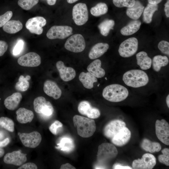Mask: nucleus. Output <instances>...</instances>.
<instances>
[{
	"mask_svg": "<svg viewBox=\"0 0 169 169\" xmlns=\"http://www.w3.org/2000/svg\"><path fill=\"white\" fill-rule=\"evenodd\" d=\"M22 98L21 93L17 92L13 93L6 98L4 101L5 107L9 110H13L18 106Z\"/></svg>",
	"mask_w": 169,
	"mask_h": 169,
	"instance_id": "nucleus-21",
	"label": "nucleus"
},
{
	"mask_svg": "<svg viewBox=\"0 0 169 169\" xmlns=\"http://www.w3.org/2000/svg\"><path fill=\"white\" fill-rule=\"evenodd\" d=\"M85 42L83 36L80 34H74L69 38L64 44L67 50L74 53L83 51L85 47Z\"/></svg>",
	"mask_w": 169,
	"mask_h": 169,
	"instance_id": "nucleus-5",
	"label": "nucleus"
},
{
	"mask_svg": "<svg viewBox=\"0 0 169 169\" xmlns=\"http://www.w3.org/2000/svg\"><path fill=\"white\" fill-rule=\"evenodd\" d=\"M115 24L114 21L111 19H106L102 22L98 26L101 34L105 36H107L110 30L113 29Z\"/></svg>",
	"mask_w": 169,
	"mask_h": 169,
	"instance_id": "nucleus-33",
	"label": "nucleus"
},
{
	"mask_svg": "<svg viewBox=\"0 0 169 169\" xmlns=\"http://www.w3.org/2000/svg\"><path fill=\"white\" fill-rule=\"evenodd\" d=\"M44 91L48 95L54 99H59L62 94V91L56 83L54 82L47 80L44 83Z\"/></svg>",
	"mask_w": 169,
	"mask_h": 169,
	"instance_id": "nucleus-19",
	"label": "nucleus"
},
{
	"mask_svg": "<svg viewBox=\"0 0 169 169\" xmlns=\"http://www.w3.org/2000/svg\"><path fill=\"white\" fill-rule=\"evenodd\" d=\"M141 24V22L139 20H136L132 21L121 29L120 33L125 36L131 35L139 30Z\"/></svg>",
	"mask_w": 169,
	"mask_h": 169,
	"instance_id": "nucleus-27",
	"label": "nucleus"
},
{
	"mask_svg": "<svg viewBox=\"0 0 169 169\" xmlns=\"http://www.w3.org/2000/svg\"><path fill=\"white\" fill-rule=\"evenodd\" d=\"M63 126L62 124L58 120H56L52 123L49 127V130L54 135L57 134V129Z\"/></svg>",
	"mask_w": 169,
	"mask_h": 169,
	"instance_id": "nucleus-44",
	"label": "nucleus"
},
{
	"mask_svg": "<svg viewBox=\"0 0 169 169\" xmlns=\"http://www.w3.org/2000/svg\"><path fill=\"white\" fill-rule=\"evenodd\" d=\"M16 113L18 121L21 124L30 122L34 117L33 112L24 108H20L16 111Z\"/></svg>",
	"mask_w": 169,
	"mask_h": 169,
	"instance_id": "nucleus-22",
	"label": "nucleus"
},
{
	"mask_svg": "<svg viewBox=\"0 0 169 169\" xmlns=\"http://www.w3.org/2000/svg\"><path fill=\"white\" fill-rule=\"evenodd\" d=\"M137 64L143 70L149 69L151 65L152 60L148 55L147 53L141 51L136 55Z\"/></svg>",
	"mask_w": 169,
	"mask_h": 169,
	"instance_id": "nucleus-25",
	"label": "nucleus"
},
{
	"mask_svg": "<svg viewBox=\"0 0 169 169\" xmlns=\"http://www.w3.org/2000/svg\"><path fill=\"white\" fill-rule=\"evenodd\" d=\"M157 4L148 3L143 10V20L147 23H150L152 20L153 15L155 12L157 10Z\"/></svg>",
	"mask_w": 169,
	"mask_h": 169,
	"instance_id": "nucleus-32",
	"label": "nucleus"
},
{
	"mask_svg": "<svg viewBox=\"0 0 169 169\" xmlns=\"http://www.w3.org/2000/svg\"><path fill=\"white\" fill-rule=\"evenodd\" d=\"M78 109L80 114L90 118H98L100 115L99 110L92 106L90 103L87 101L81 102L78 105Z\"/></svg>",
	"mask_w": 169,
	"mask_h": 169,
	"instance_id": "nucleus-16",
	"label": "nucleus"
},
{
	"mask_svg": "<svg viewBox=\"0 0 169 169\" xmlns=\"http://www.w3.org/2000/svg\"><path fill=\"white\" fill-rule=\"evenodd\" d=\"M60 169H74L75 168L69 163H66L62 165L60 168Z\"/></svg>",
	"mask_w": 169,
	"mask_h": 169,
	"instance_id": "nucleus-49",
	"label": "nucleus"
},
{
	"mask_svg": "<svg viewBox=\"0 0 169 169\" xmlns=\"http://www.w3.org/2000/svg\"><path fill=\"white\" fill-rule=\"evenodd\" d=\"M4 154V150L0 147V158L2 157Z\"/></svg>",
	"mask_w": 169,
	"mask_h": 169,
	"instance_id": "nucleus-53",
	"label": "nucleus"
},
{
	"mask_svg": "<svg viewBox=\"0 0 169 169\" xmlns=\"http://www.w3.org/2000/svg\"><path fill=\"white\" fill-rule=\"evenodd\" d=\"M37 165L33 162H28L22 165L18 169H37Z\"/></svg>",
	"mask_w": 169,
	"mask_h": 169,
	"instance_id": "nucleus-46",
	"label": "nucleus"
},
{
	"mask_svg": "<svg viewBox=\"0 0 169 169\" xmlns=\"http://www.w3.org/2000/svg\"><path fill=\"white\" fill-rule=\"evenodd\" d=\"M39 0H18V4L23 9L28 10L37 4Z\"/></svg>",
	"mask_w": 169,
	"mask_h": 169,
	"instance_id": "nucleus-37",
	"label": "nucleus"
},
{
	"mask_svg": "<svg viewBox=\"0 0 169 169\" xmlns=\"http://www.w3.org/2000/svg\"><path fill=\"white\" fill-rule=\"evenodd\" d=\"M122 79L126 85L133 88L144 86L149 81L146 73L139 69H132L126 72L124 74Z\"/></svg>",
	"mask_w": 169,
	"mask_h": 169,
	"instance_id": "nucleus-2",
	"label": "nucleus"
},
{
	"mask_svg": "<svg viewBox=\"0 0 169 169\" xmlns=\"http://www.w3.org/2000/svg\"><path fill=\"white\" fill-rule=\"evenodd\" d=\"M11 11H8L4 14L0 15V28L3 27L11 18L13 16Z\"/></svg>",
	"mask_w": 169,
	"mask_h": 169,
	"instance_id": "nucleus-41",
	"label": "nucleus"
},
{
	"mask_svg": "<svg viewBox=\"0 0 169 169\" xmlns=\"http://www.w3.org/2000/svg\"><path fill=\"white\" fill-rule=\"evenodd\" d=\"M109 48V44L106 43H99L95 44L89 54V57L91 59L100 57L105 53Z\"/></svg>",
	"mask_w": 169,
	"mask_h": 169,
	"instance_id": "nucleus-20",
	"label": "nucleus"
},
{
	"mask_svg": "<svg viewBox=\"0 0 169 169\" xmlns=\"http://www.w3.org/2000/svg\"><path fill=\"white\" fill-rule=\"evenodd\" d=\"M108 11V6L106 3H99L91 8L90 12L92 15L97 17L106 14Z\"/></svg>",
	"mask_w": 169,
	"mask_h": 169,
	"instance_id": "nucleus-34",
	"label": "nucleus"
},
{
	"mask_svg": "<svg viewBox=\"0 0 169 169\" xmlns=\"http://www.w3.org/2000/svg\"><path fill=\"white\" fill-rule=\"evenodd\" d=\"M162 0H148V2L149 3L157 4L160 3Z\"/></svg>",
	"mask_w": 169,
	"mask_h": 169,
	"instance_id": "nucleus-51",
	"label": "nucleus"
},
{
	"mask_svg": "<svg viewBox=\"0 0 169 169\" xmlns=\"http://www.w3.org/2000/svg\"><path fill=\"white\" fill-rule=\"evenodd\" d=\"M113 169H132V168L128 166H124L121 164L116 163L112 167Z\"/></svg>",
	"mask_w": 169,
	"mask_h": 169,
	"instance_id": "nucleus-47",
	"label": "nucleus"
},
{
	"mask_svg": "<svg viewBox=\"0 0 169 169\" xmlns=\"http://www.w3.org/2000/svg\"><path fill=\"white\" fill-rule=\"evenodd\" d=\"M135 2V0H113L114 4L119 8L131 7L134 5Z\"/></svg>",
	"mask_w": 169,
	"mask_h": 169,
	"instance_id": "nucleus-39",
	"label": "nucleus"
},
{
	"mask_svg": "<svg viewBox=\"0 0 169 169\" xmlns=\"http://www.w3.org/2000/svg\"><path fill=\"white\" fill-rule=\"evenodd\" d=\"M46 20L44 17L37 16L28 19L25 26L30 33L40 35L43 32L42 27L46 25Z\"/></svg>",
	"mask_w": 169,
	"mask_h": 169,
	"instance_id": "nucleus-12",
	"label": "nucleus"
},
{
	"mask_svg": "<svg viewBox=\"0 0 169 169\" xmlns=\"http://www.w3.org/2000/svg\"><path fill=\"white\" fill-rule=\"evenodd\" d=\"M164 11L167 17H169V0H167L165 4Z\"/></svg>",
	"mask_w": 169,
	"mask_h": 169,
	"instance_id": "nucleus-50",
	"label": "nucleus"
},
{
	"mask_svg": "<svg viewBox=\"0 0 169 169\" xmlns=\"http://www.w3.org/2000/svg\"><path fill=\"white\" fill-rule=\"evenodd\" d=\"M125 126V122L122 120L116 119L111 120L105 126L104 134L107 138L110 139L120 129Z\"/></svg>",
	"mask_w": 169,
	"mask_h": 169,
	"instance_id": "nucleus-14",
	"label": "nucleus"
},
{
	"mask_svg": "<svg viewBox=\"0 0 169 169\" xmlns=\"http://www.w3.org/2000/svg\"><path fill=\"white\" fill-rule=\"evenodd\" d=\"M152 63L153 70L158 72L162 67L165 66L168 64L169 59L166 56L157 55L153 57Z\"/></svg>",
	"mask_w": 169,
	"mask_h": 169,
	"instance_id": "nucleus-31",
	"label": "nucleus"
},
{
	"mask_svg": "<svg viewBox=\"0 0 169 169\" xmlns=\"http://www.w3.org/2000/svg\"><path fill=\"white\" fill-rule=\"evenodd\" d=\"M101 62L99 59H95L87 67L88 72L95 77L101 78L105 74V71L101 67Z\"/></svg>",
	"mask_w": 169,
	"mask_h": 169,
	"instance_id": "nucleus-23",
	"label": "nucleus"
},
{
	"mask_svg": "<svg viewBox=\"0 0 169 169\" xmlns=\"http://www.w3.org/2000/svg\"><path fill=\"white\" fill-rule=\"evenodd\" d=\"M21 133L20 132H18V136H19L20 134Z\"/></svg>",
	"mask_w": 169,
	"mask_h": 169,
	"instance_id": "nucleus-57",
	"label": "nucleus"
},
{
	"mask_svg": "<svg viewBox=\"0 0 169 169\" xmlns=\"http://www.w3.org/2000/svg\"><path fill=\"white\" fill-rule=\"evenodd\" d=\"M29 87V83L26 77L21 75L20 76L18 81L16 84L15 89L17 90L25 91L27 90Z\"/></svg>",
	"mask_w": 169,
	"mask_h": 169,
	"instance_id": "nucleus-36",
	"label": "nucleus"
},
{
	"mask_svg": "<svg viewBox=\"0 0 169 169\" xmlns=\"http://www.w3.org/2000/svg\"><path fill=\"white\" fill-rule=\"evenodd\" d=\"M56 0H47V3L49 5H53L55 4Z\"/></svg>",
	"mask_w": 169,
	"mask_h": 169,
	"instance_id": "nucleus-52",
	"label": "nucleus"
},
{
	"mask_svg": "<svg viewBox=\"0 0 169 169\" xmlns=\"http://www.w3.org/2000/svg\"><path fill=\"white\" fill-rule=\"evenodd\" d=\"M141 146L143 150L151 153L158 152L161 149V146L159 143L152 142L146 138L143 140Z\"/></svg>",
	"mask_w": 169,
	"mask_h": 169,
	"instance_id": "nucleus-29",
	"label": "nucleus"
},
{
	"mask_svg": "<svg viewBox=\"0 0 169 169\" xmlns=\"http://www.w3.org/2000/svg\"><path fill=\"white\" fill-rule=\"evenodd\" d=\"M56 65L60 77L63 80L68 81L75 78L76 72L72 68L65 66L64 62L61 61H58Z\"/></svg>",
	"mask_w": 169,
	"mask_h": 169,
	"instance_id": "nucleus-18",
	"label": "nucleus"
},
{
	"mask_svg": "<svg viewBox=\"0 0 169 169\" xmlns=\"http://www.w3.org/2000/svg\"><path fill=\"white\" fill-rule=\"evenodd\" d=\"M72 16L74 22L77 25L81 26L85 24L89 18L86 5L82 3L75 4L73 8Z\"/></svg>",
	"mask_w": 169,
	"mask_h": 169,
	"instance_id": "nucleus-7",
	"label": "nucleus"
},
{
	"mask_svg": "<svg viewBox=\"0 0 169 169\" xmlns=\"http://www.w3.org/2000/svg\"><path fill=\"white\" fill-rule=\"evenodd\" d=\"M72 28L69 26L54 25L49 30L46 36L51 39H64L72 34Z\"/></svg>",
	"mask_w": 169,
	"mask_h": 169,
	"instance_id": "nucleus-8",
	"label": "nucleus"
},
{
	"mask_svg": "<svg viewBox=\"0 0 169 169\" xmlns=\"http://www.w3.org/2000/svg\"><path fill=\"white\" fill-rule=\"evenodd\" d=\"M9 138H6L2 141H0V147L2 148L7 146L9 143Z\"/></svg>",
	"mask_w": 169,
	"mask_h": 169,
	"instance_id": "nucleus-48",
	"label": "nucleus"
},
{
	"mask_svg": "<svg viewBox=\"0 0 169 169\" xmlns=\"http://www.w3.org/2000/svg\"><path fill=\"white\" fill-rule=\"evenodd\" d=\"M0 126L10 132L14 131V122L8 117H2L0 118Z\"/></svg>",
	"mask_w": 169,
	"mask_h": 169,
	"instance_id": "nucleus-35",
	"label": "nucleus"
},
{
	"mask_svg": "<svg viewBox=\"0 0 169 169\" xmlns=\"http://www.w3.org/2000/svg\"><path fill=\"white\" fill-rule=\"evenodd\" d=\"M23 27V24L19 20H11L8 21L3 26V28L8 33L13 34L20 31Z\"/></svg>",
	"mask_w": 169,
	"mask_h": 169,
	"instance_id": "nucleus-28",
	"label": "nucleus"
},
{
	"mask_svg": "<svg viewBox=\"0 0 169 169\" xmlns=\"http://www.w3.org/2000/svg\"><path fill=\"white\" fill-rule=\"evenodd\" d=\"M162 154L158 156L159 161L166 166H169V149L165 148L161 151Z\"/></svg>",
	"mask_w": 169,
	"mask_h": 169,
	"instance_id": "nucleus-40",
	"label": "nucleus"
},
{
	"mask_svg": "<svg viewBox=\"0 0 169 169\" xmlns=\"http://www.w3.org/2000/svg\"><path fill=\"white\" fill-rule=\"evenodd\" d=\"M155 132L161 142L166 145H169V125L166 120L162 119L156 121Z\"/></svg>",
	"mask_w": 169,
	"mask_h": 169,
	"instance_id": "nucleus-9",
	"label": "nucleus"
},
{
	"mask_svg": "<svg viewBox=\"0 0 169 169\" xmlns=\"http://www.w3.org/2000/svg\"><path fill=\"white\" fill-rule=\"evenodd\" d=\"M26 155L20 151H14L6 154L4 157L3 161L7 164L20 166L27 161Z\"/></svg>",
	"mask_w": 169,
	"mask_h": 169,
	"instance_id": "nucleus-15",
	"label": "nucleus"
},
{
	"mask_svg": "<svg viewBox=\"0 0 169 169\" xmlns=\"http://www.w3.org/2000/svg\"><path fill=\"white\" fill-rule=\"evenodd\" d=\"M24 45V41L22 39L19 40L13 48V55H17L19 54L23 48Z\"/></svg>",
	"mask_w": 169,
	"mask_h": 169,
	"instance_id": "nucleus-43",
	"label": "nucleus"
},
{
	"mask_svg": "<svg viewBox=\"0 0 169 169\" xmlns=\"http://www.w3.org/2000/svg\"><path fill=\"white\" fill-rule=\"evenodd\" d=\"M131 132L126 126L121 129L111 139L112 143L119 146H123L126 144L131 137Z\"/></svg>",
	"mask_w": 169,
	"mask_h": 169,
	"instance_id": "nucleus-17",
	"label": "nucleus"
},
{
	"mask_svg": "<svg viewBox=\"0 0 169 169\" xmlns=\"http://www.w3.org/2000/svg\"><path fill=\"white\" fill-rule=\"evenodd\" d=\"M73 121L74 125L76 127L78 134L81 137H90L95 131L96 124L93 120L76 115L74 116Z\"/></svg>",
	"mask_w": 169,
	"mask_h": 169,
	"instance_id": "nucleus-1",
	"label": "nucleus"
},
{
	"mask_svg": "<svg viewBox=\"0 0 169 169\" xmlns=\"http://www.w3.org/2000/svg\"><path fill=\"white\" fill-rule=\"evenodd\" d=\"M19 136L23 145L25 147L30 148L36 147L42 140L41 134L36 131L29 133H21Z\"/></svg>",
	"mask_w": 169,
	"mask_h": 169,
	"instance_id": "nucleus-11",
	"label": "nucleus"
},
{
	"mask_svg": "<svg viewBox=\"0 0 169 169\" xmlns=\"http://www.w3.org/2000/svg\"><path fill=\"white\" fill-rule=\"evenodd\" d=\"M57 149H60L62 151L69 152L74 148V144L73 140L71 138L64 136L61 138L59 143L57 144Z\"/></svg>",
	"mask_w": 169,
	"mask_h": 169,
	"instance_id": "nucleus-30",
	"label": "nucleus"
},
{
	"mask_svg": "<svg viewBox=\"0 0 169 169\" xmlns=\"http://www.w3.org/2000/svg\"><path fill=\"white\" fill-rule=\"evenodd\" d=\"M1 133V132H0V139H1V137L2 138L3 136V134Z\"/></svg>",
	"mask_w": 169,
	"mask_h": 169,
	"instance_id": "nucleus-56",
	"label": "nucleus"
},
{
	"mask_svg": "<svg viewBox=\"0 0 169 169\" xmlns=\"http://www.w3.org/2000/svg\"><path fill=\"white\" fill-rule=\"evenodd\" d=\"M129 92L124 86L118 84L109 85L103 90L102 95L106 100L111 102H118L125 100Z\"/></svg>",
	"mask_w": 169,
	"mask_h": 169,
	"instance_id": "nucleus-3",
	"label": "nucleus"
},
{
	"mask_svg": "<svg viewBox=\"0 0 169 169\" xmlns=\"http://www.w3.org/2000/svg\"><path fill=\"white\" fill-rule=\"evenodd\" d=\"M18 63L23 66L35 67L40 64L41 58L36 53L30 52L20 57L18 60Z\"/></svg>",
	"mask_w": 169,
	"mask_h": 169,
	"instance_id": "nucleus-13",
	"label": "nucleus"
},
{
	"mask_svg": "<svg viewBox=\"0 0 169 169\" xmlns=\"http://www.w3.org/2000/svg\"><path fill=\"white\" fill-rule=\"evenodd\" d=\"M138 41L135 37L129 38L123 42L118 49L120 55L124 58H128L134 54L138 48Z\"/></svg>",
	"mask_w": 169,
	"mask_h": 169,
	"instance_id": "nucleus-6",
	"label": "nucleus"
},
{
	"mask_svg": "<svg viewBox=\"0 0 169 169\" xmlns=\"http://www.w3.org/2000/svg\"><path fill=\"white\" fill-rule=\"evenodd\" d=\"M79 79L84 86L88 89L93 87V83L97 81L96 78L89 72H82L79 74Z\"/></svg>",
	"mask_w": 169,
	"mask_h": 169,
	"instance_id": "nucleus-26",
	"label": "nucleus"
},
{
	"mask_svg": "<svg viewBox=\"0 0 169 169\" xmlns=\"http://www.w3.org/2000/svg\"><path fill=\"white\" fill-rule=\"evenodd\" d=\"M46 101L45 98L43 96L38 97L34 99L33 103V107L36 113L40 114L42 107Z\"/></svg>",
	"mask_w": 169,
	"mask_h": 169,
	"instance_id": "nucleus-38",
	"label": "nucleus"
},
{
	"mask_svg": "<svg viewBox=\"0 0 169 169\" xmlns=\"http://www.w3.org/2000/svg\"><path fill=\"white\" fill-rule=\"evenodd\" d=\"M166 101L167 106L169 108V95H168L166 98Z\"/></svg>",
	"mask_w": 169,
	"mask_h": 169,
	"instance_id": "nucleus-54",
	"label": "nucleus"
},
{
	"mask_svg": "<svg viewBox=\"0 0 169 169\" xmlns=\"http://www.w3.org/2000/svg\"><path fill=\"white\" fill-rule=\"evenodd\" d=\"M156 164L155 156L149 153L143 155L141 159L134 160L132 163V167L135 169H151Z\"/></svg>",
	"mask_w": 169,
	"mask_h": 169,
	"instance_id": "nucleus-10",
	"label": "nucleus"
},
{
	"mask_svg": "<svg viewBox=\"0 0 169 169\" xmlns=\"http://www.w3.org/2000/svg\"><path fill=\"white\" fill-rule=\"evenodd\" d=\"M8 45L7 42L3 40H0V56H3L6 51Z\"/></svg>",
	"mask_w": 169,
	"mask_h": 169,
	"instance_id": "nucleus-45",
	"label": "nucleus"
},
{
	"mask_svg": "<svg viewBox=\"0 0 169 169\" xmlns=\"http://www.w3.org/2000/svg\"><path fill=\"white\" fill-rule=\"evenodd\" d=\"M158 47L162 53L169 56V43L168 42L164 40L161 41L158 44Z\"/></svg>",
	"mask_w": 169,
	"mask_h": 169,
	"instance_id": "nucleus-42",
	"label": "nucleus"
},
{
	"mask_svg": "<svg viewBox=\"0 0 169 169\" xmlns=\"http://www.w3.org/2000/svg\"><path fill=\"white\" fill-rule=\"evenodd\" d=\"M118 153L117 150L113 144L103 143L98 147L97 160L100 164H103L115 158Z\"/></svg>",
	"mask_w": 169,
	"mask_h": 169,
	"instance_id": "nucleus-4",
	"label": "nucleus"
},
{
	"mask_svg": "<svg viewBox=\"0 0 169 169\" xmlns=\"http://www.w3.org/2000/svg\"><path fill=\"white\" fill-rule=\"evenodd\" d=\"M144 9V7L139 1L137 0L133 7L128 8L126 14L130 18L136 20L141 16Z\"/></svg>",
	"mask_w": 169,
	"mask_h": 169,
	"instance_id": "nucleus-24",
	"label": "nucleus"
},
{
	"mask_svg": "<svg viewBox=\"0 0 169 169\" xmlns=\"http://www.w3.org/2000/svg\"><path fill=\"white\" fill-rule=\"evenodd\" d=\"M78 0H67V2L69 3H73L77 1Z\"/></svg>",
	"mask_w": 169,
	"mask_h": 169,
	"instance_id": "nucleus-55",
	"label": "nucleus"
}]
</instances>
